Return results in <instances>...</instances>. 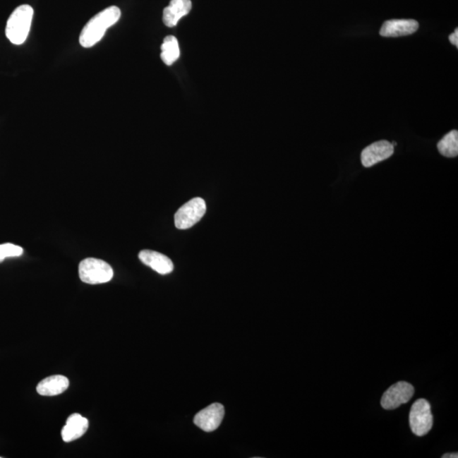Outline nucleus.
Returning <instances> with one entry per match:
<instances>
[{
	"label": "nucleus",
	"mask_w": 458,
	"mask_h": 458,
	"mask_svg": "<svg viewBox=\"0 0 458 458\" xmlns=\"http://www.w3.org/2000/svg\"><path fill=\"white\" fill-rule=\"evenodd\" d=\"M121 14L119 7L111 6L95 16L83 28L80 35V44L83 48L93 47L103 39L107 29L119 22Z\"/></svg>",
	"instance_id": "nucleus-1"
},
{
	"label": "nucleus",
	"mask_w": 458,
	"mask_h": 458,
	"mask_svg": "<svg viewBox=\"0 0 458 458\" xmlns=\"http://www.w3.org/2000/svg\"><path fill=\"white\" fill-rule=\"evenodd\" d=\"M32 7L20 6L13 11L8 20L6 35L12 44L20 45L27 40L33 18Z\"/></svg>",
	"instance_id": "nucleus-2"
},
{
	"label": "nucleus",
	"mask_w": 458,
	"mask_h": 458,
	"mask_svg": "<svg viewBox=\"0 0 458 458\" xmlns=\"http://www.w3.org/2000/svg\"><path fill=\"white\" fill-rule=\"evenodd\" d=\"M79 277L83 283L100 284L110 282L114 276L112 267L104 260L87 258L79 264Z\"/></svg>",
	"instance_id": "nucleus-3"
},
{
	"label": "nucleus",
	"mask_w": 458,
	"mask_h": 458,
	"mask_svg": "<svg viewBox=\"0 0 458 458\" xmlns=\"http://www.w3.org/2000/svg\"><path fill=\"white\" fill-rule=\"evenodd\" d=\"M433 415L430 402L426 399L416 401L409 414V423L411 432L415 435L423 436L430 431L433 426Z\"/></svg>",
	"instance_id": "nucleus-4"
},
{
	"label": "nucleus",
	"mask_w": 458,
	"mask_h": 458,
	"mask_svg": "<svg viewBox=\"0 0 458 458\" xmlns=\"http://www.w3.org/2000/svg\"><path fill=\"white\" fill-rule=\"evenodd\" d=\"M207 212V205L203 198L193 199L179 209L174 216L175 225L179 229H188L201 220Z\"/></svg>",
	"instance_id": "nucleus-5"
},
{
	"label": "nucleus",
	"mask_w": 458,
	"mask_h": 458,
	"mask_svg": "<svg viewBox=\"0 0 458 458\" xmlns=\"http://www.w3.org/2000/svg\"><path fill=\"white\" fill-rule=\"evenodd\" d=\"M414 394L413 385L405 381L397 382L386 390L381 399V406L386 410L397 409L409 402Z\"/></svg>",
	"instance_id": "nucleus-6"
},
{
	"label": "nucleus",
	"mask_w": 458,
	"mask_h": 458,
	"mask_svg": "<svg viewBox=\"0 0 458 458\" xmlns=\"http://www.w3.org/2000/svg\"><path fill=\"white\" fill-rule=\"evenodd\" d=\"M224 406L220 403L205 407L195 415L194 423L195 426L205 432H212L220 426L222 419L224 418Z\"/></svg>",
	"instance_id": "nucleus-7"
},
{
	"label": "nucleus",
	"mask_w": 458,
	"mask_h": 458,
	"mask_svg": "<svg viewBox=\"0 0 458 458\" xmlns=\"http://www.w3.org/2000/svg\"><path fill=\"white\" fill-rule=\"evenodd\" d=\"M394 154V146L387 140H380L366 147L361 155V163L365 167H371L375 164L387 159Z\"/></svg>",
	"instance_id": "nucleus-8"
},
{
	"label": "nucleus",
	"mask_w": 458,
	"mask_h": 458,
	"mask_svg": "<svg viewBox=\"0 0 458 458\" xmlns=\"http://www.w3.org/2000/svg\"><path fill=\"white\" fill-rule=\"evenodd\" d=\"M419 24L411 19L390 20L382 26L380 35L385 37H397L414 35L418 31Z\"/></svg>",
	"instance_id": "nucleus-9"
},
{
	"label": "nucleus",
	"mask_w": 458,
	"mask_h": 458,
	"mask_svg": "<svg viewBox=\"0 0 458 458\" xmlns=\"http://www.w3.org/2000/svg\"><path fill=\"white\" fill-rule=\"evenodd\" d=\"M138 258L143 263L153 269L159 275H166L174 271V263L167 255L159 252L144 250L138 254Z\"/></svg>",
	"instance_id": "nucleus-10"
},
{
	"label": "nucleus",
	"mask_w": 458,
	"mask_h": 458,
	"mask_svg": "<svg viewBox=\"0 0 458 458\" xmlns=\"http://www.w3.org/2000/svg\"><path fill=\"white\" fill-rule=\"evenodd\" d=\"M191 9V0H171L163 11L164 24L168 28L176 26L179 20L190 13Z\"/></svg>",
	"instance_id": "nucleus-11"
},
{
	"label": "nucleus",
	"mask_w": 458,
	"mask_h": 458,
	"mask_svg": "<svg viewBox=\"0 0 458 458\" xmlns=\"http://www.w3.org/2000/svg\"><path fill=\"white\" fill-rule=\"evenodd\" d=\"M88 428V421L78 414H71L67 418L66 424L63 427L61 436L65 442H71L85 434Z\"/></svg>",
	"instance_id": "nucleus-12"
},
{
	"label": "nucleus",
	"mask_w": 458,
	"mask_h": 458,
	"mask_svg": "<svg viewBox=\"0 0 458 458\" xmlns=\"http://www.w3.org/2000/svg\"><path fill=\"white\" fill-rule=\"evenodd\" d=\"M69 387V380L63 375H54L46 378L37 386V392L41 396H58Z\"/></svg>",
	"instance_id": "nucleus-13"
},
{
	"label": "nucleus",
	"mask_w": 458,
	"mask_h": 458,
	"mask_svg": "<svg viewBox=\"0 0 458 458\" xmlns=\"http://www.w3.org/2000/svg\"><path fill=\"white\" fill-rule=\"evenodd\" d=\"M180 49L178 40L174 36H167L162 45L161 57L164 63L171 66L179 60Z\"/></svg>",
	"instance_id": "nucleus-14"
},
{
	"label": "nucleus",
	"mask_w": 458,
	"mask_h": 458,
	"mask_svg": "<svg viewBox=\"0 0 458 458\" xmlns=\"http://www.w3.org/2000/svg\"><path fill=\"white\" fill-rule=\"evenodd\" d=\"M440 153L445 157H457L458 155V132L453 130L445 134L442 140L438 143Z\"/></svg>",
	"instance_id": "nucleus-15"
},
{
	"label": "nucleus",
	"mask_w": 458,
	"mask_h": 458,
	"mask_svg": "<svg viewBox=\"0 0 458 458\" xmlns=\"http://www.w3.org/2000/svg\"><path fill=\"white\" fill-rule=\"evenodd\" d=\"M23 254V249L20 246L10 243L0 245V263H2L6 258H18Z\"/></svg>",
	"instance_id": "nucleus-16"
},
{
	"label": "nucleus",
	"mask_w": 458,
	"mask_h": 458,
	"mask_svg": "<svg viewBox=\"0 0 458 458\" xmlns=\"http://www.w3.org/2000/svg\"><path fill=\"white\" fill-rule=\"evenodd\" d=\"M449 40L451 42V43L454 45L456 46L457 48H458V30L457 28L456 29L455 32L452 33V35L449 36Z\"/></svg>",
	"instance_id": "nucleus-17"
},
{
	"label": "nucleus",
	"mask_w": 458,
	"mask_h": 458,
	"mask_svg": "<svg viewBox=\"0 0 458 458\" xmlns=\"http://www.w3.org/2000/svg\"><path fill=\"white\" fill-rule=\"evenodd\" d=\"M442 457L443 458H457L458 457V454L457 453L445 454V455H443Z\"/></svg>",
	"instance_id": "nucleus-18"
}]
</instances>
